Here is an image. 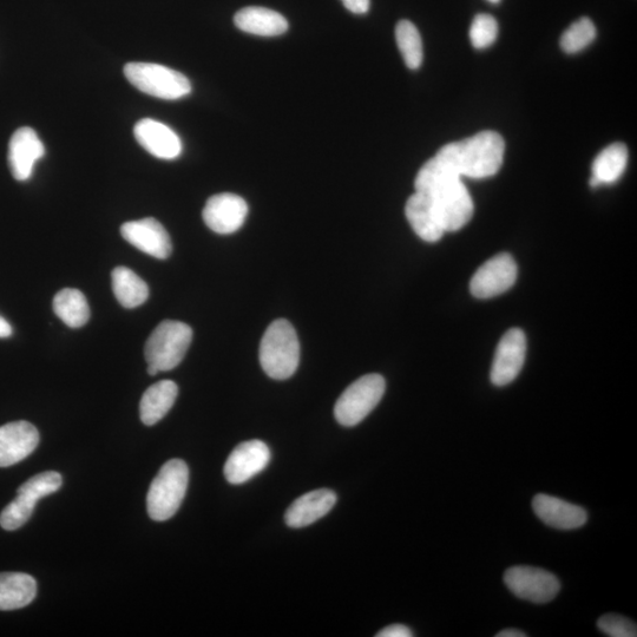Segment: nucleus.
Instances as JSON below:
<instances>
[{
	"mask_svg": "<svg viewBox=\"0 0 637 637\" xmlns=\"http://www.w3.org/2000/svg\"><path fill=\"white\" fill-rule=\"evenodd\" d=\"M416 193L428 197L445 232H457L474 216V201L463 177L439 162L435 156L416 177Z\"/></svg>",
	"mask_w": 637,
	"mask_h": 637,
	"instance_id": "nucleus-1",
	"label": "nucleus"
},
{
	"mask_svg": "<svg viewBox=\"0 0 637 637\" xmlns=\"http://www.w3.org/2000/svg\"><path fill=\"white\" fill-rule=\"evenodd\" d=\"M505 143L495 131H482L463 141L446 144L436 159L461 177L487 179L502 168Z\"/></svg>",
	"mask_w": 637,
	"mask_h": 637,
	"instance_id": "nucleus-2",
	"label": "nucleus"
},
{
	"mask_svg": "<svg viewBox=\"0 0 637 637\" xmlns=\"http://www.w3.org/2000/svg\"><path fill=\"white\" fill-rule=\"evenodd\" d=\"M300 345L297 332L285 319L269 325L261 340L260 364L268 377L277 380L291 378L298 370Z\"/></svg>",
	"mask_w": 637,
	"mask_h": 637,
	"instance_id": "nucleus-3",
	"label": "nucleus"
},
{
	"mask_svg": "<svg viewBox=\"0 0 637 637\" xmlns=\"http://www.w3.org/2000/svg\"><path fill=\"white\" fill-rule=\"evenodd\" d=\"M192 340V328L181 321L166 320L157 326L144 347L150 376L179 366Z\"/></svg>",
	"mask_w": 637,
	"mask_h": 637,
	"instance_id": "nucleus-4",
	"label": "nucleus"
},
{
	"mask_svg": "<svg viewBox=\"0 0 637 637\" xmlns=\"http://www.w3.org/2000/svg\"><path fill=\"white\" fill-rule=\"evenodd\" d=\"M189 482V469L181 459L164 464L151 483L147 496V509L151 520H170L185 499Z\"/></svg>",
	"mask_w": 637,
	"mask_h": 637,
	"instance_id": "nucleus-5",
	"label": "nucleus"
},
{
	"mask_svg": "<svg viewBox=\"0 0 637 637\" xmlns=\"http://www.w3.org/2000/svg\"><path fill=\"white\" fill-rule=\"evenodd\" d=\"M124 75L142 93L161 100H180L192 93V84L181 72L154 63H129Z\"/></svg>",
	"mask_w": 637,
	"mask_h": 637,
	"instance_id": "nucleus-6",
	"label": "nucleus"
},
{
	"mask_svg": "<svg viewBox=\"0 0 637 637\" xmlns=\"http://www.w3.org/2000/svg\"><path fill=\"white\" fill-rule=\"evenodd\" d=\"M386 390L380 374H367L347 387L337 400L334 416L343 426H356L376 409Z\"/></svg>",
	"mask_w": 637,
	"mask_h": 637,
	"instance_id": "nucleus-7",
	"label": "nucleus"
},
{
	"mask_svg": "<svg viewBox=\"0 0 637 637\" xmlns=\"http://www.w3.org/2000/svg\"><path fill=\"white\" fill-rule=\"evenodd\" d=\"M62 476L56 471L42 472L26 481L17 490V497L0 514L5 530H17L30 520L39 499L55 494L62 487Z\"/></svg>",
	"mask_w": 637,
	"mask_h": 637,
	"instance_id": "nucleus-8",
	"label": "nucleus"
},
{
	"mask_svg": "<svg viewBox=\"0 0 637 637\" xmlns=\"http://www.w3.org/2000/svg\"><path fill=\"white\" fill-rule=\"evenodd\" d=\"M505 586L520 599L544 604L560 593L561 583L549 571L534 567H512L505 571Z\"/></svg>",
	"mask_w": 637,
	"mask_h": 637,
	"instance_id": "nucleus-9",
	"label": "nucleus"
},
{
	"mask_svg": "<svg viewBox=\"0 0 637 637\" xmlns=\"http://www.w3.org/2000/svg\"><path fill=\"white\" fill-rule=\"evenodd\" d=\"M517 279V265L511 255L498 254L478 268L470 282V291L477 299H490L510 290Z\"/></svg>",
	"mask_w": 637,
	"mask_h": 637,
	"instance_id": "nucleus-10",
	"label": "nucleus"
},
{
	"mask_svg": "<svg viewBox=\"0 0 637 637\" xmlns=\"http://www.w3.org/2000/svg\"><path fill=\"white\" fill-rule=\"evenodd\" d=\"M527 356V339L520 328H512L504 334L497 346L491 367V382L501 387L514 382L521 373Z\"/></svg>",
	"mask_w": 637,
	"mask_h": 637,
	"instance_id": "nucleus-11",
	"label": "nucleus"
},
{
	"mask_svg": "<svg viewBox=\"0 0 637 637\" xmlns=\"http://www.w3.org/2000/svg\"><path fill=\"white\" fill-rule=\"evenodd\" d=\"M247 214V202L241 196L223 193L210 197L202 216L213 232L233 234L244 226Z\"/></svg>",
	"mask_w": 637,
	"mask_h": 637,
	"instance_id": "nucleus-12",
	"label": "nucleus"
},
{
	"mask_svg": "<svg viewBox=\"0 0 637 637\" xmlns=\"http://www.w3.org/2000/svg\"><path fill=\"white\" fill-rule=\"evenodd\" d=\"M271 450L261 441H248L236 446L225 464V477L234 485L244 484L267 468Z\"/></svg>",
	"mask_w": 637,
	"mask_h": 637,
	"instance_id": "nucleus-13",
	"label": "nucleus"
},
{
	"mask_svg": "<svg viewBox=\"0 0 637 637\" xmlns=\"http://www.w3.org/2000/svg\"><path fill=\"white\" fill-rule=\"evenodd\" d=\"M121 234L130 245L156 259H168L173 252L172 240L166 228L156 219L147 218L124 223Z\"/></svg>",
	"mask_w": 637,
	"mask_h": 637,
	"instance_id": "nucleus-14",
	"label": "nucleus"
},
{
	"mask_svg": "<svg viewBox=\"0 0 637 637\" xmlns=\"http://www.w3.org/2000/svg\"><path fill=\"white\" fill-rule=\"evenodd\" d=\"M39 444V432L29 422L19 420L0 426V468L24 461Z\"/></svg>",
	"mask_w": 637,
	"mask_h": 637,
	"instance_id": "nucleus-15",
	"label": "nucleus"
},
{
	"mask_svg": "<svg viewBox=\"0 0 637 637\" xmlns=\"http://www.w3.org/2000/svg\"><path fill=\"white\" fill-rule=\"evenodd\" d=\"M45 154L44 144L29 127L19 128L12 135L9 144V166L17 181L29 180L35 164Z\"/></svg>",
	"mask_w": 637,
	"mask_h": 637,
	"instance_id": "nucleus-16",
	"label": "nucleus"
},
{
	"mask_svg": "<svg viewBox=\"0 0 637 637\" xmlns=\"http://www.w3.org/2000/svg\"><path fill=\"white\" fill-rule=\"evenodd\" d=\"M134 134L136 141L157 159L175 160L182 153L180 137L159 121L143 118L137 122Z\"/></svg>",
	"mask_w": 637,
	"mask_h": 637,
	"instance_id": "nucleus-17",
	"label": "nucleus"
},
{
	"mask_svg": "<svg viewBox=\"0 0 637 637\" xmlns=\"http://www.w3.org/2000/svg\"><path fill=\"white\" fill-rule=\"evenodd\" d=\"M533 509L544 524L555 529H579L588 521L587 511L579 505L545 494L535 496Z\"/></svg>",
	"mask_w": 637,
	"mask_h": 637,
	"instance_id": "nucleus-18",
	"label": "nucleus"
},
{
	"mask_svg": "<svg viewBox=\"0 0 637 637\" xmlns=\"http://www.w3.org/2000/svg\"><path fill=\"white\" fill-rule=\"evenodd\" d=\"M336 503L337 495L332 490L320 489L308 492L287 509L285 522L293 529L308 527L325 517Z\"/></svg>",
	"mask_w": 637,
	"mask_h": 637,
	"instance_id": "nucleus-19",
	"label": "nucleus"
},
{
	"mask_svg": "<svg viewBox=\"0 0 637 637\" xmlns=\"http://www.w3.org/2000/svg\"><path fill=\"white\" fill-rule=\"evenodd\" d=\"M234 23L241 31L261 37L284 35L288 30V22L284 16L277 11L258 6L240 10L234 17Z\"/></svg>",
	"mask_w": 637,
	"mask_h": 637,
	"instance_id": "nucleus-20",
	"label": "nucleus"
},
{
	"mask_svg": "<svg viewBox=\"0 0 637 637\" xmlns=\"http://www.w3.org/2000/svg\"><path fill=\"white\" fill-rule=\"evenodd\" d=\"M405 214L413 231L426 242H437L446 233L428 197L413 194L407 200Z\"/></svg>",
	"mask_w": 637,
	"mask_h": 637,
	"instance_id": "nucleus-21",
	"label": "nucleus"
},
{
	"mask_svg": "<svg viewBox=\"0 0 637 637\" xmlns=\"http://www.w3.org/2000/svg\"><path fill=\"white\" fill-rule=\"evenodd\" d=\"M179 387L172 380L151 385L144 392L140 404V416L144 425L153 426L167 416L176 402Z\"/></svg>",
	"mask_w": 637,
	"mask_h": 637,
	"instance_id": "nucleus-22",
	"label": "nucleus"
},
{
	"mask_svg": "<svg viewBox=\"0 0 637 637\" xmlns=\"http://www.w3.org/2000/svg\"><path fill=\"white\" fill-rule=\"evenodd\" d=\"M37 582L23 573L0 574V610H17L36 599Z\"/></svg>",
	"mask_w": 637,
	"mask_h": 637,
	"instance_id": "nucleus-23",
	"label": "nucleus"
},
{
	"mask_svg": "<svg viewBox=\"0 0 637 637\" xmlns=\"http://www.w3.org/2000/svg\"><path fill=\"white\" fill-rule=\"evenodd\" d=\"M628 149L623 143L610 144L603 149L593 163V176L590 179V186L593 188L602 185H613L621 179L627 168Z\"/></svg>",
	"mask_w": 637,
	"mask_h": 637,
	"instance_id": "nucleus-24",
	"label": "nucleus"
},
{
	"mask_svg": "<svg viewBox=\"0 0 637 637\" xmlns=\"http://www.w3.org/2000/svg\"><path fill=\"white\" fill-rule=\"evenodd\" d=\"M116 299L124 308H135L149 297V288L139 275L127 267H117L111 274Z\"/></svg>",
	"mask_w": 637,
	"mask_h": 637,
	"instance_id": "nucleus-25",
	"label": "nucleus"
},
{
	"mask_svg": "<svg viewBox=\"0 0 637 637\" xmlns=\"http://www.w3.org/2000/svg\"><path fill=\"white\" fill-rule=\"evenodd\" d=\"M54 311L63 323L71 328H80L88 323L90 307L87 298L78 290L65 288L54 299Z\"/></svg>",
	"mask_w": 637,
	"mask_h": 637,
	"instance_id": "nucleus-26",
	"label": "nucleus"
},
{
	"mask_svg": "<svg viewBox=\"0 0 637 637\" xmlns=\"http://www.w3.org/2000/svg\"><path fill=\"white\" fill-rule=\"evenodd\" d=\"M396 39L407 68L417 70L423 63V42L416 25L400 21L396 26Z\"/></svg>",
	"mask_w": 637,
	"mask_h": 637,
	"instance_id": "nucleus-27",
	"label": "nucleus"
},
{
	"mask_svg": "<svg viewBox=\"0 0 637 637\" xmlns=\"http://www.w3.org/2000/svg\"><path fill=\"white\" fill-rule=\"evenodd\" d=\"M595 24L588 17H582L579 21L570 25L561 37V48L567 54H577L589 47L595 41Z\"/></svg>",
	"mask_w": 637,
	"mask_h": 637,
	"instance_id": "nucleus-28",
	"label": "nucleus"
},
{
	"mask_svg": "<svg viewBox=\"0 0 637 637\" xmlns=\"http://www.w3.org/2000/svg\"><path fill=\"white\" fill-rule=\"evenodd\" d=\"M498 23L495 17L488 13H479L472 21L470 41L476 49H487L496 42L498 37Z\"/></svg>",
	"mask_w": 637,
	"mask_h": 637,
	"instance_id": "nucleus-29",
	"label": "nucleus"
},
{
	"mask_svg": "<svg viewBox=\"0 0 637 637\" xmlns=\"http://www.w3.org/2000/svg\"><path fill=\"white\" fill-rule=\"evenodd\" d=\"M597 628L601 630L604 635L610 637H636L637 627L636 623L615 614H607L600 617L597 621Z\"/></svg>",
	"mask_w": 637,
	"mask_h": 637,
	"instance_id": "nucleus-30",
	"label": "nucleus"
},
{
	"mask_svg": "<svg viewBox=\"0 0 637 637\" xmlns=\"http://www.w3.org/2000/svg\"><path fill=\"white\" fill-rule=\"evenodd\" d=\"M413 633L409 627L404 625H392L380 630L377 637H412Z\"/></svg>",
	"mask_w": 637,
	"mask_h": 637,
	"instance_id": "nucleus-31",
	"label": "nucleus"
},
{
	"mask_svg": "<svg viewBox=\"0 0 637 637\" xmlns=\"http://www.w3.org/2000/svg\"><path fill=\"white\" fill-rule=\"evenodd\" d=\"M345 8L356 15H365L369 12L371 2L370 0H341Z\"/></svg>",
	"mask_w": 637,
	"mask_h": 637,
	"instance_id": "nucleus-32",
	"label": "nucleus"
},
{
	"mask_svg": "<svg viewBox=\"0 0 637 637\" xmlns=\"http://www.w3.org/2000/svg\"><path fill=\"white\" fill-rule=\"evenodd\" d=\"M12 334V327L3 317H0V338H8Z\"/></svg>",
	"mask_w": 637,
	"mask_h": 637,
	"instance_id": "nucleus-33",
	"label": "nucleus"
},
{
	"mask_svg": "<svg viewBox=\"0 0 637 637\" xmlns=\"http://www.w3.org/2000/svg\"><path fill=\"white\" fill-rule=\"evenodd\" d=\"M525 636H527V634H524L523 632H521V630H518V629L502 630V632H499L498 634H496V637H525Z\"/></svg>",
	"mask_w": 637,
	"mask_h": 637,
	"instance_id": "nucleus-34",
	"label": "nucleus"
},
{
	"mask_svg": "<svg viewBox=\"0 0 637 637\" xmlns=\"http://www.w3.org/2000/svg\"><path fill=\"white\" fill-rule=\"evenodd\" d=\"M488 2L492 4H498V3H501V0H488Z\"/></svg>",
	"mask_w": 637,
	"mask_h": 637,
	"instance_id": "nucleus-35",
	"label": "nucleus"
}]
</instances>
